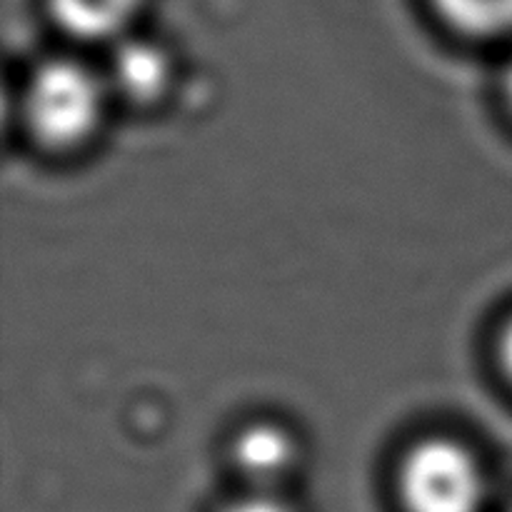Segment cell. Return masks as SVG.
<instances>
[{"instance_id": "7", "label": "cell", "mask_w": 512, "mask_h": 512, "mask_svg": "<svg viewBox=\"0 0 512 512\" xmlns=\"http://www.w3.org/2000/svg\"><path fill=\"white\" fill-rule=\"evenodd\" d=\"M223 512H293L283 500L273 498V495H250V498L235 500Z\"/></svg>"}, {"instance_id": "5", "label": "cell", "mask_w": 512, "mask_h": 512, "mask_svg": "<svg viewBox=\"0 0 512 512\" xmlns=\"http://www.w3.org/2000/svg\"><path fill=\"white\" fill-rule=\"evenodd\" d=\"M293 440L278 425H250L235 443V460L253 478H273L293 460Z\"/></svg>"}, {"instance_id": "9", "label": "cell", "mask_w": 512, "mask_h": 512, "mask_svg": "<svg viewBox=\"0 0 512 512\" xmlns=\"http://www.w3.org/2000/svg\"><path fill=\"white\" fill-rule=\"evenodd\" d=\"M508 95H510V100H512V65H510V73H508Z\"/></svg>"}, {"instance_id": "1", "label": "cell", "mask_w": 512, "mask_h": 512, "mask_svg": "<svg viewBox=\"0 0 512 512\" xmlns=\"http://www.w3.org/2000/svg\"><path fill=\"white\" fill-rule=\"evenodd\" d=\"M103 80L78 60L40 65L25 93V115L43 143L75 145L88 138L103 113Z\"/></svg>"}, {"instance_id": "3", "label": "cell", "mask_w": 512, "mask_h": 512, "mask_svg": "<svg viewBox=\"0 0 512 512\" xmlns=\"http://www.w3.org/2000/svg\"><path fill=\"white\" fill-rule=\"evenodd\" d=\"M50 13L65 33L83 40H105L125 33L143 0H48Z\"/></svg>"}, {"instance_id": "6", "label": "cell", "mask_w": 512, "mask_h": 512, "mask_svg": "<svg viewBox=\"0 0 512 512\" xmlns=\"http://www.w3.org/2000/svg\"><path fill=\"white\" fill-rule=\"evenodd\" d=\"M435 8L463 33L495 35L512 30V0H435Z\"/></svg>"}, {"instance_id": "8", "label": "cell", "mask_w": 512, "mask_h": 512, "mask_svg": "<svg viewBox=\"0 0 512 512\" xmlns=\"http://www.w3.org/2000/svg\"><path fill=\"white\" fill-rule=\"evenodd\" d=\"M500 355H503V365L512 378V323L505 328L503 333V345H500Z\"/></svg>"}, {"instance_id": "4", "label": "cell", "mask_w": 512, "mask_h": 512, "mask_svg": "<svg viewBox=\"0 0 512 512\" xmlns=\"http://www.w3.org/2000/svg\"><path fill=\"white\" fill-rule=\"evenodd\" d=\"M170 65L168 55L148 40H125L110 63L115 88L133 100H148L165 88Z\"/></svg>"}, {"instance_id": "2", "label": "cell", "mask_w": 512, "mask_h": 512, "mask_svg": "<svg viewBox=\"0 0 512 512\" xmlns=\"http://www.w3.org/2000/svg\"><path fill=\"white\" fill-rule=\"evenodd\" d=\"M410 512H480L485 478L478 460L455 440L433 438L415 445L400 475Z\"/></svg>"}]
</instances>
